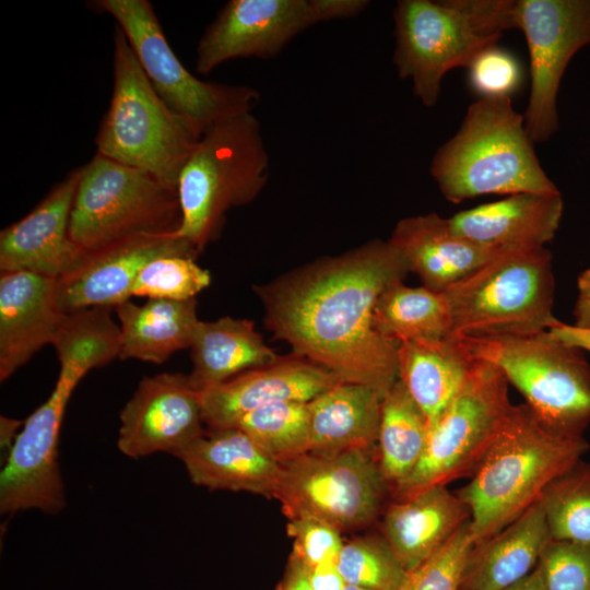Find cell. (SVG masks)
<instances>
[{"label": "cell", "mask_w": 590, "mask_h": 590, "mask_svg": "<svg viewBox=\"0 0 590 590\" xmlns=\"http://www.w3.org/2000/svg\"><path fill=\"white\" fill-rule=\"evenodd\" d=\"M430 434L428 421L398 379L382 398L378 432V463L388 484L396 489L414 471Z\"/></svg>", "instance_id": "30"}, {"label": "cell", "mask_w": 590, "mask_h": 590, "mask_svg": "<svg viewBox=\"0 0 590 590\" xmlns=\"http://www.w3.org/2000/svg\"><path fill=\"white\" fill-rule=\"evenodd\" d=\"M469 517L458 496L446 485H435L388 507L384 539L410 573L436 553Z\"/></svg>", "instance_id": "24"}, {"label": "cell", "mask_w": 590, "mask_h": 590, "mask_svg": "<svg viewBox=\"0 0 590 590\" xmlns=\"http://www.w3.org/2000/svg\"><path fill=\"white\" fill-rule=\"evenodd\" d=\"M577 299L574 308L576 327L590 330V268L577 280Z\"/></svg>", "instance_id": "42"}, {"label": "cell", "mask_w": 590, "mask_h": 590, "mask_svg": "<svg viewBox=\"0 0 590 590\" xmlns=\"http://www.w3.org/2000/svg\"><path fill=\"white\" fill-rule=\"evenodd\" d=\"M81 167L71 170L23 219L0 233V270L60 279L76 268L84 251L69 226Z\"/></svg>", "instance_id": "18"}, {"label": "cell", "mask_w": 590, "mask_h": 590, "mask_svg": "<svg viewBox=\"0 0 590 590\" xmlns=\"http://www.w3.org/2000/svg\"><path fill=\"white\" fill-rule=\"evenodd\" d=\"M371 450L309 451L280 463L273 498L283 515L319 518L341 533L371 523L388 487Z\"/></svg>", "instance_id": "12"}, {"label": "cell", "mask_w": 590, "mask_h": 590, "mask_svg": "<svg viewBox=\"0 0 590 590\" xmlns=\"http://www.w3.org/2000/svg\"><path fill=\"white\" fill-rule=\"evenodd\" d=\"M125 33L160 97L201 137L212 126L250 113L260 93L247 85L206 82L190 73L168 45L148 0H98Z\"/></svg>", "instance_id": "10"}, {"label": "cell", "mask_w": 590, "mask_h": 590, "mask_svg": "<svg viewBox=\"0 0 590 590\" xmlns=\"http://www.w3.org/2000/svg\"><path fill=\"white\" fill-rule=\"evenodd\" d=\"M200 252L174 234L127 237L84 251L76 268L57 280V300L64 314L113 308L132 297L141 270L162 256L197 258Z\"/></svg>", "instance_id": "17"}, {"label": "cell", "mask_w": 590, "mask_h": 590, "mask_svg": "<svg viewBox=\"0 0 590 590\" xmlns=\"http://www.w3.org/2000/svg\"><path fill=\"white\" fill-rule=\"evenodd\" d=\"M190 350L192 370L188 377L198 392L280 357L264 343L252 321L232 317L200 320Z\"/></svg>", "instance_id": "28"}, {"label": "cell", "mask_w": 590, "mask_h": 590, "mask_svg": "<svg viewBox=\"0 0 590 590\" xmlns=\"http://www.w3.org/2000/svg\"><path fill=\"white\" fill-rule=\"evenodd\" d=\"M588 444L558 430L527 404L512 405L458 497L467 506L475 545L498 533L579 462Z\"/></svg>", "instance_id": "2"}, {"label": "cell", "mask_w": 590, "mask_h": 590, "mask_svg": "<svg viewBox=\"0 0 590 590\" xmlns=\"http://www.w3.org/2000/svg\"><path fill=\"white\" fill-rule=\"evenodd\" d=\"M540 500L551 540L590 545V467H574Z\"/></svg>", "instance_id": "33"}, {"label": "cell", "mask_w": 590, "mask_h": 590, "mask_svg": "<svg viewBox=\"0 0 590 590\" xmlns=\"http://www.w3.org/2000/svg\"><path fill=\"white\" fill-rule=\"evenodd\" d=\"M520 76L517 60L497 46L482 51L469 66L471 86L481 97L509 96L519 85Z\"/></svg>", "instance_id": "39"}, {"label": "cell", "mask_w": 590, "mask_h": 590, "mask_svg": "<svg viewBox=\"0 0 590 590\" xmlns=\"http://www.w3.org/2000/svg\"><path fill=\"white\" fill-rule=\"evenodd\" d=\"M375 326L396 343L437 339L452 333V318L444 293L425 286L410 287L403 281L388 285L375 306Z\"/></svg>", "instance_id": "31"}, {"label": "cell", "mask_w": 590, "mask_h": 590, "mask_svg": "<svg viewBox=\"0 0 590 590\" xmlns=\"http://www.w3.org/2000/svg\"><path fill=\"white\" fill-rule=\"evenodd\" d=\"M473 361L462 341L452 334L399 343L398 379L430 429L460 389Z\"/></svg>", "instance_id": "26"}, {"label": "cell", "mask_w": 590, "mask_h": 590, "mask_svg": "<svg viewBox=\"0 0 590 590\" xmlns=\"http://www.w3.org/2000/svg\"><path fill=\"white\" fill-rule=\"evenodd\" d=\"M344 590H367V589L359 588V587L352 586V585H346V587L344 588Z\"/></svg>", "instance_id": "46"}, {"label": "cell", "mask_w": 590, "mask_h": 590, "mask_svg": "<svg viewBox=\"0 0 590 590\" xmlns=\"http://www.w3.org/2000/svg\"><path fill=\"white\" fill-rule=\"evenodd\" d=\"M459 339L473 359L496 366L542 421L581 435L590 422V366L580 349L548 331Z\"/></svg>", "instance_id": "8"}, {"label": "cell", "mask_w": 590, "mask_h": 590, "mask_svg": "<svg viewBox=\"0 0 590 590\" xmlns=\"http://www.w3.org/2000/svg\"><path fill=\"white\" fill-rule=\"evenodd\" d=\"M233 427L247 434L278 463L310 451L308 402L283 401L256 409Z\"/></svg>", "instance_id": "32"}, {"label": "cell", "mask_w": 590, "mask_h": 590, "mask_svg": "<svg viewBox=\"0 0 590 590\" xmlns=\"http://www.w3.org/2000/svg\"><path fill=\"white\" fill-rule=\"evenodd\" d=\"M211 275L194 258L162 256L150 261L132 287V296L149 299L187 300L210 285Z\"/></svg>", "instance_id": "35"}, {"label": "cell", "mask_w": 590, "mask_h": 590, "mask_svg": "<svg viewBox=\"0 0 590 590\" xmlns=\"http://www.w3.org/2000/svg\"><path fill=\"white\" fill-rule=\"evenodd\" d=\"M82 378L75 368L61 367L48 399L24 421L0 474L2 515L27 509L57 515L66 507L58 440L67 404Z\"/></svg>", "instance_id": "15"}, {"label": "cell", "mask_w": 590, "mask_h": 590, "mask_svg": "<svg viewBox=\"0 0 590 590\" xmlns=\"http://www.w3.org/2000/svg\"><path fill=\"white\" fill-rule=\"evenodd\" d=\"M180 222L177 190L149 173L97 153L81 167L69 232L83 251L135 235L174 234Z\"/></svg>", "instance_id": "9"}, {"label": "cell", "mask_w": 590, "mask_h": 590, "mask_svg": "<svg viewBox=\"0 0 590 590\" xmlns=\"http://www.w3.org/2000/svg\"><path fill=\"white\" fill-rule=\"evenodd\" d=\"M203 424L200 396L188 375L144 377L120 412L117 446L133 459L161 451L176 456L203 435Z\"/></svg>", "instance_id": "16"}, {"label": "cell", "mask_w": 590, "mask_h": 590, "mask_svg": "<svg viewBox=\"0 0 590 590\" xmlns=\"http://www.w3.org/2000/svg\"><path fill=\"white\" fill-rule=\"evenodd\" d=\"M268 177L269 155L251 111L212 126L181 168V222L174 235L202 251L219 236L226 212L257 198Z\"/></svg>", "instance_id": "5"}, {"label": "cell", "mask_w": 590, "mask_h": 590, "mask_svg": "<svg viewBox=\"0 0 590 590\" xmlns=\"http://www.w3.org/2000/svg\"><path fill=\"white\" fill-rule=\"evenodd\" d=\"M24 424V422L12 420L9 417H1V444H7L9 440L12 439V436L16 438L17 434L15 435L16 428Z\"/></svg>", "instance_id": "45"}, {"label": "cell", "mask_w": 590, "mask_h": 590, "mask_svg": "<svg viewBox=\"0 0 590 590\" xmlns=\"http://www.w3.org/2000/svg\"><path fill=\"white\" fill-rule=\"evenodd\" d=\"M547 331L552 337L568 345L590 352V330L588 329L556 320Z\"/></svg>", "instance_id": "43"}, {"label": "cell", "mask_w": 590, "mask_h": 590, "mask_svg": "<svg viewBox=\"0 0 590 590\" xmlns=\"http://www.w3.org/2000/svg\"><path fill=\"white\" fill-rule=\"evenodd\" d=\"M393 17V62L428 107L437 103L448 71L469 68L505 31L519 28L517 0H401Z\"/></svg>", "instance_id": "4"}, {"label": "cell", "mask_w": 590, "mask_h": 590, "mask_svg": "<svg viewBox=\"0 0 590 590\" xmlns=\"http://www.w3.org/2000/svg\"><path fill=\"white\" fill-rule=\"evenodd\" d=\"M367 4L364 0H231L201 36L196 70L208 74L231 59L274 57L307 27L354 16Z\"/></svg>", "instance_id": "13"}, {"label": "cell", "mask_w": 590, "mask_h": 590, "mask_svg": "<svg viewBox=\"0 0 590 590\" xmlns=\"http://www.w3.org/2000/svg\"><path fill=\"white\" fill-rule=\"evenodd\" d=\"M175 457L184 463L196 485L268 498L274 495L280 463L237 427L205 429Z\"/></svg>", "instance_id": "22"}, {"label": "cell", "mask_w": 590, "mask_h": 590, "mask_svg": "<svg viewBox=\"0 0 590 590\" xmlns=\"http://www.w3.org/2000/svg\"><path fill=\"white\" fill-rule=\"evenodd\" d=\"M120 328L119 358L164 363L172 354L190 349L199 319L197 299H130L115 307Z\"/></svg>", "instance_id": "29"}, {"label": "cell", "mask_w": 590, "mask_h": 590, "mask_svg": "<svg viewBox=\"0 0 590 590\" xmlns=\"http://www.w3.org/2000/svg\"><path fill=\"white\" fill-rule=\"evenodd\" d=\"M381 402L375 389L342 381L309 401L310 451L373 449L378 439Z\"/></svg>", "instance_id": "27"}, {"label": "cell", "mask_w": 590, "mask_h": 590, "mask_svg": "<svg viewBox=\"0 0 590 590\" xmlns=\"http://www.w3.org/2000/svg\"><path fill=\"white\" fill-rule=\"evenodd\" d=\"M340 380L297 354L245 371L199 392L208 429L233 427L247 413L276 402H309Z\"/></svg>", "instance_id": "19"}, {"label": "cell", "mask_w": 590, "mask_h": 590, "mask_svg": "<svg viewBox=\"0 0 590 590\" xmlns=\"http://www.w3.org/2000/svg\"><path fill=\"white\" fill-rule=\"evenodd\" d=\"M389 241L402 255L409 272L416 274L423 286L440 293L505 249L463 237L437 213L399 221Z\"/></svg>", "instance_id": "21"}, {"label": "cell", "mask_w": 590, "mask_h": 590, "mask_svg": "<svg viewBox=\"0 0 590 590\" xmlns=\"http://www.w3.org/2000/svg\"><path fill=\"white\" fill-rule=\"evenodd\" d=\"M275 590H314L309 579V568L291 554L284 575Z\"/></svg>", "instance_id": "41"}, {"label": "cell", "mask_w": 590, "mask_h": 590, "mask_svg": "<svg viewBox=\"0 0 590 590\" xmlns=\"http://www.w3.org/2000/svg\"><path fill=\"white\" fill-rule=\"evenodd\" d=\"M113 39V94L95 138L96 153L177 190L181 168L200 137L156 93L118 26Z\"/></svg>", "instance_id": "6"}, {"label": "cell", "mask_w": 590, "mask_h": 590, "mask_svg": "<svg viewBox=\"0 0 590 590\" xmlns=\"http://www.w3.org/2000/svg\"><path fill=\"white\" fill-rule=\"evenodd\" d=\"M408 273L400 251L376 239L253 290L275 339L340 381L368 386L384 398L398 380L399 344L377 330L375 306L382 291Z\"/></svg>", "instance_id": "1"}, {"label": "cell", "mask_w": 590, "mask_h": 590, "mask_svg": "<svg viewBox=\"0 0 590 590\" xmlns=\"http://www.w3.org/2000/svg\"><path fill=\"white\" fill-rule=\"evenodd\" d=\"M504 590H546L539 571L534 568L529 575Z\"/></svg>", "instance_id": "44"}, {"label": "cell", "mask_w": 590, "mask_h": 590, "mask_svg": "<svg viewBox=\"0 0 590 590\" xmlns=\"http://www.w3.org/2000/svg\"><path fill=\"white\" fill-rule=\"evenodd\" d=\"M535 569L546 590H590V545L551 540Z\"/></svg>", "instance_id": "37"}, {"label": "cell", "mask_w": 590, "mask_h": 590, "mask_svg": "<svg viewBox=\"0 0 590 590\" xmlns=\"http://www.w3.org/2000/svg\"><path fill=\"white\" fill-rule=\"evenodd\" d=\"M474 545L467 520L436 553L408 573L398 590H461Z\"/></svg>", "instance_id": "36"}, {"label": "cell", "mask_w": 590, "mask_h": 590, "mask_svg": "<svg viewBox=\"0 0 590 590\" xmlns=\"http://www.w3.org/2000/svg\"><path fill=\"white\" fill-rule=\"evenodd\" d=\"M551 541L541 500L510 524L474 545L461 590H504L535 568Z\"/></svg>", "instance_id": "25"}, {"label": "cell", "mask_w": 590, "mask_h": 590, "mask_svg": "<svg viewBox=\"0 0 590 590\" xmlns=\"http://www.w3.org/2000/svg\"><path fill=\"white\" fill-rule=\"evenodd\" d=\"M518 17L530 57L524 125L533 143L545 142L558 129L556 101L564 71L590 45V0H518Z\"/></svg>", "instance_id": "14"}, {"label": "cell", "mask_w": 590, "mask_h": 590, "mask_svg": "<svg viewBox=\"0 0 590 590\" xmlns=\"http://www.w3.org/2000/svg\"><path fill=\"white\" fill-rule=\"evenodd\" d=\"M560 192H519L449 217L463 237L495 248L545 247L560 223Z\"/></svg>", "instance_id": "23"}, {"label": "cell", "mask_w": 590, "mask_h": 590, "mask_svg": "<svg viewBox=\"0 0 590 590\" xmlns=\"http://www.w3.org/2000/svg\"><path fill=\"white\" fill-rule=\"evenodd\" d=\"M64 316L57 300L56 279L24 271L1 273V381L52 344Z\"/></svg>", "instance_id": "20"}, {"label": "cell", "mask_w": 590, "mask_h": 590, "mask_svg": "<svg viewBox=\"0 0 590 590\" xmlns=\"http://www.w3.org/2000/svg\"><path fill=\"white\" fill-rule=\"evenodd\" d=\"M552 256L545 247L504 249L442 292L452 335L483 338L547 331L553 315Z\"/></svg>", "instance_id": "7"}, {"label": "cell", "mask_w": 590, "mask_h": 590, "mask_svg": "<svg viewBox=\"0 0 590 590\" xmlns=\"http://www.w3.org/2000/svg\"><path fill=\"white\" fill-rule=\"evenodd\" d=\"M508 381L493 364L474 359L460 389L430 429L411 475L394 489L397 500L474 471L508 416Z\"/></svg>", "instance_id": "11"}, {"label": "cell", "mask_w": 590, "mask_h": 590, "mask_svg": "<svg viewBox=\"0 0 590 590\" xmlns=\"http://www.w3.org/2000/svg\"><path fill=\"white\" fill-rule=\"evenodd\" d=\"M337 566L347 585L367 590H398L408 575L387 541L370 535L344 542Z\"/></svg>", "instance_id": "34"}, {"label": "cell", "mask_w": 590, "mask_h": 590, "mask_svg": "<svg viewBox=\"0 0 590 590\" xmlns=\"http://www.w3.org/2000/svg\"><path fill=\"white\" fill-rule=\"evenodd\" d=\"M533 144L509 96L480 97L457 133L435 153L430 174L452 203L484 194L559 192Z\"/></svg>", "instance_id": "3"}, {"label": "cell", "mask_w": 590, "mask_h": 590, "mask_svg": "<svg viewBox=\"0 0 590 590\" xmlns=\"http://www.w3.org/2000/svg\"><path fill=\"white\" fill-rule=\"evenodd\" d=\"M287 535L293 541L291 554L309 569L329 560H337L344 545L341 532L319 518L302 516L288 519Z\"/></svg>", "instance_id": "38"}, {"label": "cell", "mask_w": 590, "mask_h": 590, "mask_svg": "<svg viewBox=\"0 0 590 590\" xmlns=\"http://www.w3.org/2000/svg\"><path fill=\"white\" fill-rule=\"evenodd\" d=\"M309 579L314 590H344L347 585L338 569L337 560L310 568Z\"/></svg>", "instance_id": "40"}]
</instances>
